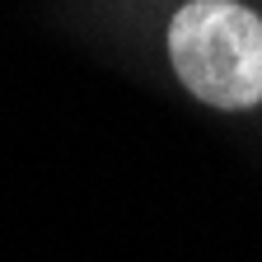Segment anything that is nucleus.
<instances>
[{
    "instance_id": "1",
    "label": "nucleus",
    "mask_w": 262,
    "mask_h": 262,
    "mask_svg": "<svg viewBox=\"0 0 262 262\" xmlns=\"http://www.w3.org/2000/svg\"><path fill=\"white\" fill-rule=\"evenodd\" d=\"M169 61L183 89L211 108L262 103V19L239 0H187L169 24Z\"/></svg>"
}]
</instances>
